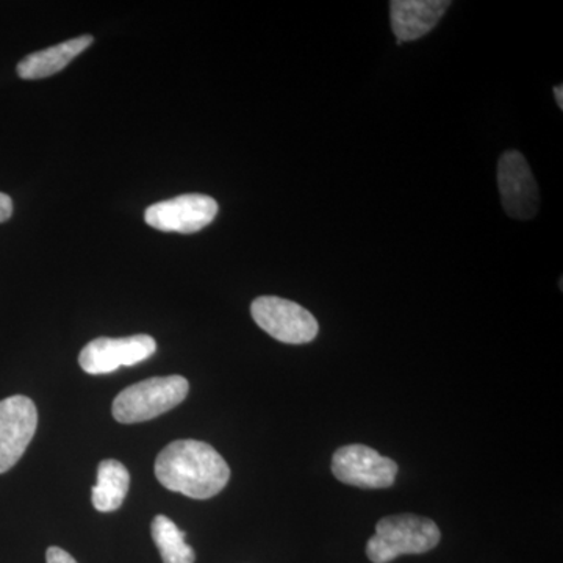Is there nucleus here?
<instances>
[{
    "mask_svg": "<svg viewBox=\"0 0 563 563\" xmlns=\"http://www.w3.org/2000/svg\"><path fill=\"white\" fill-rule=\"evenodd\" d=\"M91 35H81L77 38L65 41L57 46L35 52L18 63V76L24 80L46 79L65 69L74 58L91 46Z\"/></svg>",
    "mask_w": 563,
    "mask_h": 563,
    "instance_id": "nucleus-11",
    "label": "nucleus"
},
{
    "mask_svg": "<svg viewBox=\"0 0 563 563\" xmlns=\"http://www.w3.org/2000/svg\"><path fill=\"white\" fill-rule=\"evenodd\" d=\"M155 476L168 490L192 499H210L231 479V468L209 443L177 440L155 461Z\"/></svg>",
    "mask_w": 563,
    "mask_h": 563,
    "instance_id": "nucleus-1",
    "label": "nucleus"
},
{
    "mask_svg": "<svg viewBox=\"0 0 563 563\" xmlns=\"http://www.w3.org/2000/svg\"><path fill=\"white\" fill-rule=\"evenodd\" d=\"M13 214V201L5 192H0V222L9 221Z\"/></svg>",
    "mask_w": 563,
    "mask_h": 563,
    "instance_id": "nucleus-15",
    "label": "nucleus"
},
{
    "mask_svg": "<svg viewBox=\"0 0 563 563\" xmlns=\"http://www.w3.org/2000/svg\"><path fill=\"white\" fill-rule=\"evenodd\" d=\"M38 428V410L27 396L14 395L0 401V474L10 472Z\"/></svg>",
    "mask_w": 563,
    "mask_h": 563,
    "instance_id": "nucleus-7",
    "label": "nucleus"
},
{
    "mask_svg": "<svg viewBox=\"0 0 563 563\" xmlns=\"http://www.w3.org/2000/svg\"><path fill=\"white\" fill-rule=\"evenodd\" d=\"M131 488V474L121 462L102 461L98 468V483L92 487V506L98 512L120 509Z\"/></svg>",
    "mask_w": 563,
    "mask_h": 563,
    "instance_id": "nucleus-12",
    "label": "nucleus"
},
{
    "mask_svg": "<svg viewBox=\"0 0 563 563\" xmlns=\"http://www.w3.org/2000/svg\"><path fill=\"white\" fill-rule=\"evenodd\" d=\"M188 391L190 384L185 377H151L121 391L111 412L121 424L154 420L184 402Z\"/></svg>",
    "mask_w": 563,
    "mask_h": 563,
    "instance_id": "nucleus-3",
    "label": "nucleus"
},
{
    "mask_svg": "<svg viewBox=\"0 0 563 563\" xmlns=\"http://www.w3.org/2000/svg\"><path fill=\"white\" fill-rule=\"evenodd\" d=\"M554 98L555 102H558L559 109L563 110V87L559 85V87H554Z\"/></svg>",
    "mask_w": 563,
    "mask_h": 563,
    "instance_id": "nucleus-16",
    "label": "nucleus"
},
{
    "mask_svg": "<svg viewBox=\"0 0 563 563\" xmlns=\"http://www.w3.org/2000/svg\"><path fill=\"white\" fill-rule=\"evenodd\" d=\"M503 209L514 220L529 221L540 209V191L531 166L518 151L503 154L498 163Z\"/></svg>",
    "mask_w": 563,
    "mask_h": 563,
    "instance_id": "nucleus-6",
    "label": "nucleus"
},
{
    "mask_svg": "<svg viewBox=\"0 0 563 563\" xmlns=\"http://www.w3.org/2000/svg\"><path fill=\"white\" fill-rule=\"evenodd\" d=\"M258 328L277 342L306 344L317 339L320 325L317 318L299 303L277 296H261L251 306Z\"/></svg>",
    "mask_w": 563,
    "mask_h": 563,
    "instance_id": "nucleus-4",
    "label": "nucleus"
},
{
    "mask_svg": "<svg viewBox=\"0 0 563 563\" xmlns=\"http://www.w3.org/2000/svg\"><path fill=\"white\" fill-rule=\"evenodd\" d=\"M332 473L352 487L388 488L395 484L398 465L365 444H347L333 454Z\"/></svg>",
    "mask_w": 563,
    "mask_h": 563,
    "instance_id": "nucleus-5",
    "label": "nucleus"
},
{
    "mask_svg": "<svg viewBox=\"0 0 563 563\" xmlns=\"http://www.w3.org/2000/svg\"><path fill=\"white\" fill-rule=\"evenodd\" d=\"M157 351V343L151 335L125 336V339L92 340L81 350L79 363L88 374H109L118 372L121 366H135L147 361Z\"/></svg>",
    "mask_w": 563,
    "mask_h": 563,
    "instance_id": "nucleus-8",
    "label": "nucleus"
},
{
    "mask_svg": "<svg viewBox=\"0 0 563 563\" xmlns=\"http://www.w3.org/2000/svg\"><path fill=\"white\" fill-rule=\"evenodd\" d=\"M152 539L161 551L163 563H195L196 555L185 542L187 533L180 531L165 515H157L152 521Z\"/></svg>",
    "mask_w": 563,
    "mask_h": 563,
    "instance_id": "nucleus-13",
    "label": "nucleus"
},
{
    "mask_svg": "<svg viewBox=\"0 0 563 563\" xmlns=\"http://www.w3.org/2000/svg\"><path fill=\"white\" fill-rule=\"evenodd\" d=\"M220 207L207 195H181L147 207L144 221L162 232L196 233L211 224Z\"/></svg>",
    "mask_w": 563,
    "mask_h": 563,
    "instance_id": "nucleus-9",
    "label": "nucleus"
},
{
    "mask_svg": "<svg viewBox=\"0 0 563 563\" xmlns=\"http://www.w3.org/2000/svg\"><path fill=\"white\" fill-rule=\"evenodd\" d=\"M47 563H77L76 559L58 547H51L46 553Z\"/></svg>",
    "mask_w": 563,
    "mask_h": 563,
    "instance_id": "nucleus-14",
    "label": "nucleus"
},
{
    "mask_svg": "<svg viewBox=\"0 0 563 563\" xmlns=\"http://www.w3.org/2000/svg\"><path fill=\"white\" fill-rule=\"evenodd\" d=\"M450 7L451 2L444 0H393L391 27L398 43L428 35Z\"/></svg>",
    "mask_w": 563,
    "mask_h": 563,
    "instance_id": "nucleus-10",
    "label": "nucleus"
},
{
    "mask_svg": "<svg viewBox=\"0 0 563 563\" xmlns=\"http://www.w3.org/2000/svg\"><path fill=\"white\" fill-rule=\"evenodd\" d=\"M442 539L439 526L431 518L418 515H390L377 521L376 533L366 544L373 563H388L404 554H424Z\"/></svg>",
    "mask_w": 563,
    "mask_h": 563,
    "instance_id": "nucleus-2",
    "label": "nucleus"
}]
</instances>
